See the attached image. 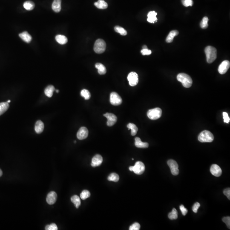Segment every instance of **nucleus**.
Wrapping results in <instances>:
<instances>
[{
    "instance_id": "f8f14e48",
    "label": "nucleus",
    "mask_w": 230,
    "mask_h": 230,
    "mask_svg": "<svg viewBox=\"0 0 230 230\" xmlns=\"http://www.w3.org/2000/svg\"><path fill=\"white\" fill-rule=\"evenodd\" d=\"M230 63L229 61L225 60L223 61L219 67L218 71L221 74H224L229 68Z\"/></svg>"
},
{
    "instance_id": "5701e85b",
    "label": "nucleus",
    "mask_w": 230,
    "mask_h": 230,
    "mask_svg": "<svg viewBox=\"0 0 230 230\" xmlns=\"http://www.w3.org/2000/svg\"><path fill=\"white\" fill-rule=\"evenodd\" d=\"M95 6L99 9H105L108 7V4L104 0H99L95 3Z\"/></svg>"
},
{
    "instance_id": "393cba45",
    "label": "nucleus",
    "mask_w": 230,
    "mask_h": 230,
    "mask_svg": "<svg viewBox=\"0 0 230 230\" xmlns=\"http://www.w3.org/2000/svg\"><path fill=\"white\" fill-rule=\"evenodd\" d=\"M54 91V87L53 85H49L45 89V94L48 97L50 98V97L53 96V91Z\"/></svg>"
},
{
    "instance_id": "6ab92c4d",
    "label": "nucleus",
    "mask_w": 230,
    "mask_h": 230,
    "mask_svg": "<svg viewBox=\"0 0 230 230\" xmlns=\"http://www.w3.org/2000/svg\"><path fill=\"white\" fill-rule=\"evenodd\" d=\"M19 37L23 40L24 42L27 43H29L31 42L32 39V36L28 33L27 32H23L19 35Z\"/></svg>"
},
{
    "instance_id": "412c9836",
    "label": "nucleus",
    "mask_w": 230,
    "mask_h": 230,
    "mask_svg": "<svg viewBox=\"0 0 230 230\" xmlns=\"http://www.w3.org/2000/svg\"><path fill=\"white\" fill-rule=\"evenodd\" d=\"M179 33L177 30H172L171 31L167 37L166 41L167 43H171L173 41L174 37L177 35Z\"/></svg>"
},
{
    "instance_id": "a19ab883",
    "label": "nucleus",
    "mask_w": 230,
    "mask_h": 230,
    "mask_svg": "<svg viewBox=\"0 0 230 230\" xmlns=\"http://www.w3.org/2000/svg\"><path fill=\"white\" fill-rule=\"evenodd\" d=\"M141 54L143 55H149L151 54V50H149L148 49H142L141 51Z\"/></svg>"
},
{
    "instance_id": "9d476101",
    "label": "nucleus",
    "mask_w": 230,
    "mask_h": 230,
    "mask_svg": "<svg viewBox=\"0 0 230 230\" xmlns=\"http://www.w3.org/2000/svg\"><path fill=\"white\" fill-rule=\"evenodd\" d=\"M104 115L107 119V125L108 126H112L116 123L117 121V118L116 115L114 114L107 113L106 114H104Z\"/></svg>"
},
{
    "instance_id": "3c124183",
    "label": "nucleus",
    "mask_w": 230,
    "mask_h": 230,
    "mask_svg": "<svg viewBox=\"0 0 230 230\" xmlns=\"http://www.w3.org/2000/svg\"><path fill=\"white\" fill-rule=\"evenodd\" d=\"M76 141H74V143H76Z\"/></svg>"
},
{
    "instance_id": "cd10ccee",
    "label": "nucleus",
    "mask_w": 230,
    "mask_h": 230,
    "mask_svg": "<svg viewBox=\"0 0 230 230\" xmlns=\"http://www.w3.org/2000/svg\"><path fill=\"white\" fill-rule=\"evenodd\" d=\"M35 7V3L31 1H27L23 3V7L27 10H33Z\"/></svg>"
},
{
    "instance_id": "bb28decb",
    "label": "nucleus",
    "mask_w": 230,
    "mask_h": 230,
    "mask_svg": "<svg viewBox=\"0 0 230 230\" xmlns=\"http://www.w3.org/2000/svg\"><path fill=\"white\" fill-rule=\"evenodd\" d=\"M127 127L129 130L130 129L131 130V134L132 136H134L137 134L138 131V128L135 124H133V123H129L127 125Z\"/></svg>"
},
{
    "instance_id": "473e14b6",
    "label": "nucleus",
    "mask_w": 230,
    "mask_h": 230,
    "mask_svg": "<svg viewBox=\"0 0 230 230\" xmlns=\"http://www.w3.org/2000/svg\"><path fill=\"white\" fill-rule=\"evenodd\" d=\"M114 29L117 33H119L122 35H126L127 34V32L123 28L119 26H115Z\"/></svg>"
},
{
    "instance_id": "4be33fe9",
    "label": "nucleus",
    "mask_w": 230,
    "mask_h": 230,
    "mask_svg": "<svg viewBox=\"0 0 230 230\" xmlns=\"http://www.w3.org/2000/svg\"><path fill=\"white\" fill-rule=\"evenodd\" d=\"M55 40L60 45H65L67 43L68 39L65 35H58L55 36Z\"/></svg>"
},
{
    "instance_id": "72a5a7b5",
    "label": "nucleus",
    "mask_w": 230,
    "mask_h": 230,
    "mask_svg": "<svg viewBox=\"0 0 230 230\" xmlns=\"http://www.w3.org/2000/svg\"><path fill=\"white\" fill-rule=\"evenodd\" d=\"M91 196V193L87 190H84L82 191L80 194V197L82 200H85Z\"/></svg>"
},
{
    "instance_id": "b1692460",
    "label": "nucleus",
    "mask_w": 230,
    "mask_h": 230,
    "mask_svg": "<svg viewBox=\"0 0 230 230\" xmlns=\"http://www.w3.org/2000/svg\"><path fill=\"white\" fill-rule=\"evenodd\" d=\"M95 67L98 69V72L100 75H105L107 72V69L101 63H96L95 65Z\"/></svg>"
},
{
    "instance_id": "7c9ffc66",
    "label": "nucleus",
    "mask_w": 230,
    "mask_h": 230,
    "mask_svg": "<svg viewBox=\"0 0 230 230\" xmlns=\"http://www.w3.org/2000/svg\"><path fill=\"white\" fill-rule=\"evenodd\" d=\"M81 95L82 97H84L85 100H89L91 97V93L86 89H83L81 91Z\"/></svg>"
},
{
    "instance_id": "e433bc0d",
    "label": "nucleus",
    "mask_w": 230,
    "mask_h": 230,
    "mask_svg": "<svg viewBox=\"0 0 230 230\" xmlns=\"http://www.w3.org/2000/svg\"><path fill=\"white\" fill-rule=\"evenodd\" d=\"M46 230H57L58 227L55 224L52 223L49 225H47L45 227Z\"/></svg>"
},
{
    "instance_id": "c756f323",
    "label": "nucleus",
    "mask_w": 230,
    "mask_h": 230,
    "mask_svg": "<svg viewBox=\"0 0 230 230\" xmlns=\"http://www.w3.org/2000/svg\"><path fill=\"white\" fill-rule=\"evenodd\" d=\"M168 217L169 219H171V220H173V219H177L178 212L175 208H173L172 211L168 214Z\"/></svg>"
},
{
    "instance_id": "f704fd0d",
    "label": "nucleus",
    "mask_w": 230,
    "mask_h": 230,
    "mask_svg": "<svg viewBox=\"0 0 230 230\" xmlns=\"http://www.w3.org/2000/svg\"><path fill=\"white\" fill-rule=\"evenodd\" d=\"M208 20H209L207 17H205L203 18V20L200 23V27L202 29H205L207 28L208 26Z\"/></svg>"
},
{
    "instance_id": "39448f33",
    "label": "nucleus",
    "mask_w": 230,
    "mask_h": 230,
    "mask_svg": "<svg viewBox=\"0 0 230 230\" xmlns=\"http://www.w3.org/2000/svg\"><path fill=\"white\" fill-rule=\"evenodd\" d=\"M162 111L160 108H153L149 110L147 113V115L149 119L151 120H157L161 117Z\"/></svg>"
},
{
    "instance_id": "a18cd8bd",
    "label": "nucleus",
    "mask_w": 230,
    "mask_h": 230,
    "mask_svg": "<svg viewBox=\"0 0 230 230\" xmlns=\"http://www.w3.org/2000/svg\"><path fill=\"white\" fill-rule=\"evenodd\" d=\"M129 170H130V171H133V166H130L129 167Z\"/></svg>"
},
{
    "instance_id": "dca6fc26",
    "label": "nucleus",
    "mask_w": 230,
    "mask_h": 230,
    "mask_svg": "<svg viewBox=\"0 0 230 230\" xmlns=\"http://www.w3.org/2000/svg\"><path fill=\"white\" fill-rule=\"evenodd\" d=\"M61 0H54L52 3L53 10L55 13H59L61 10Z\"/></svg>"
},
{
    "instance_id": "7ed1b4c3",
    "label": "nucleus",
    "mask_w": 230,
    "mask_h": 230,
    "mask_svg": "<svg viewBox=\"0 0 230 230\" xmlns=\"http://www.w3.org/2000/svg\"><path fill=\"white\" fill-rule=\"evenodd\" d=\"M214 139L213 134L208 131H204L199 135L198 140L201 142H211Z\"/></svg>"
},
{
    "instance_id": "8fccbe9b",
    "label": "nucleus",
    "mask_w": 230,
    "mask_h": 230,
    "mask_svg": "<svg viewBox=\"0 0 230 230\" xmlns=\"http://www.w3.org/2000/svg\"><path fill=\"white\" fill-rule=\"evenodd\" d=\"M56 93H58L59 92V91L58 90H56Z\"/></svg>"
},
{
    "instance_id": "c85d7f7f",
    "label": "nucleus",
    "mask_w": 230,
    "mask_h": 230,
    "mask_svg": "<svg viewBox=\"0 0 230 230\" xmlns=\"http://www.w3.org/2000/svg\"><path fill=\"white\" fill-rule=\"evenodd\" d=\"M71 200L72 203L75 205V207L77 208H79L81 205L80 198L79 196L77 195H74L71 198Z\"/></svg>"
},
{
    "instance_id": "f3484780",
    "label": "nucleus",
    "mask_w": 230,
    "mask_h": 230,
    "mask_svg": "<svg viewBox=\"0 0 230 230\" xmlns=\"http://www.w3.org/2000/svg\"><path fill=\"white\" fill-rule=\"evenodd\" d=\"M45 128L44 124L41 120H38L35 123V130L36 133L38 134H40L43 131Z\"/></svg>"
},
{
    "instance_id": "2f4dec72",
    "label": "nucleus",
    "mask_w": 230,
    "mask_h": 230,
    "mask_svg": "<svg viewBox=\"0 0 230 230\" xmlns=\"http://www.w3.org/2000/svg\"><path fill=\"white\" fill-rule=\"evenodd\" d=\"M107 179L110 181L117 182L119 179V177L117 173H112L109 175Z\"/></svg>"
},
{
    "instance_id": "c03bdc74",
    "label": "nucleus",
    "mask_w": 230,
    "mask_h": 230,
    "mask_svg": "<svg viewBox=\"0 0 230 230\" xmlns=\"http://www.w3.org/2000/svg\"><path fill=\"white\" fill-rule=\"evenodd\" d=\"M223 193L226 196L228 199H230V188H228L224 190Z\"/></svg>"
},
{
    "instance_id": "2eb2a0df",
    "label": "nucleus",
    "mask_w": 230,
    "mask_h": 230,
    "mask_svg": "<svg viewBox=\"0 0 230 230\" xmlns=\"http://www.w3.org/2000/svg\"><path fill=\"white\" fill-rule=\"evenodd\" d=\"M102 161H103L102 157L99 154H97L92 159L91 165L93 167L99 166L101 165Z\"/></svg>"
},
{
    "instance_id": "a211bd4d",
    "label": "nucleus",
    "mask_w": 230,
    "mask_h": 230,
    "mask_svg": "<svg viewBox=\"0 0 230 230\" xmlns=\"http://www.w3.org/2000/svg\"><path fill=\"white\" fill-rule=\"evenodd\" d=\"M157 14L155 11H151L147 15V21L151 23H154L157 21Z\"/></svg>"
},
{
    "instance_id": "09e8293b",
    "label": "nucleus",
    "mask_w": 230,
    "mask_h": 230,
    "mask_svg": "<svg viewBox=\"0 0 230 230\" xmlns=\"http://www.w3.org/2000/svg\"><path fill=\"white\" fill-rule=\"evenodd\" d=\"M7 103H10V100H9V101H7Z\"/></svg>"
},
{
    "instance_id": "4c0bfd02",
    "label": "nucleus",
    "mask_w": 230,
    "mask_h": 230,
    "mask_svg": "<svg viewBox=\"0 0 230 230\" xmlns=\"http://www.w3.org/2000/svg\"><path fill=\"white\" fill-rule=\"evenodd\" d=\"M140 229V225L138 223H134L129 228L130 230H139Z\"/></svg>"
},
{
    "instance_id": "f03ea898",
    "label": "nucleus",
    "mask_w": 230,
    "mask_h": 230,
    "mask_svg": "<svg viewBox=\"0 0 230 230\" xmlns=\"http://www.w3.org/2000/svg\"><path fill=\"white\" fill-rule=\"evenodd\" d=\"M177 79L183 84L185 88H189L192 85L193 81L191 77L185 73H181L179 74L177 76Z\"/></svg>"
},
{
    "instance_id": "9b49d317",
    "label": "nucleus",
    "mask_w": 230,
    "mask_h": 230,
    "mask_svg": "<svg viewBox=\"0 0 230 230\" xmlns=\"http://www.w3.org/2000/svg\"><path fill=\"white\" fill-rule=\"evenodd\" d=\"M88 136V129L85 127H81L77 132V137L79 140L85 139Z\"/></svg>"
},
{
    "instance_id": "37998d69",
    "label": "nucleus",
    "mask_w": 230,
    "mask_h": 230,
    "mask_svg": "<svg viewBox=\"0 0 230 230\" xmlns=\"http://www.w3.org/2000/svg\"><path fill=\"white\" fill-rule=\"evenodd\" d=\"M179 208H180V210H181V212H182L183 215V216H185L187 213V212H188L187 209L184 207L183 205H180Z\"/></svg>"
},
{
    "instance_id": "ddd939ff",
    "label": "nucleus",
    "mask_w": 230,
    "mask_h": 230,
    "mask_svg": "<svg viewBox=\"0 0 230 230\" xmlns=\"http://www.w3.org/2000/svg\"><path fill=\"white\" fill-rule=\"evenodd\" d=\"M210 171L213 176L216 177H219L222 173V171L220 167L216 164L212 165L210 168Z\"/></svg>"
},
{
    "instance_id": "0eeeda50",
    "label": "nucleus",
    "mask_w": 230,
    "mask_h": 230,
    "mask_svg": "<svg viewBox=\"0 0 230 230\" xmlns=\"http://www.w3.org/2000/svg\"><path fill=\"white\" fill-rule=\"evenodd\" d=\"M167 165L171 169L172 174L174 176L178 175L179 173V170L178 169L179 166L177 163L174 160L170 159L167 161Z\"/></svg>"
},
{
    "instance_id": "79ce46f5",
    "label": "nucleus",
    "mask_w": 230,
    "mask_h": 230,
    "mask_svg": "<svg viewBox=\"0 0 230 230\" xmlns=\"http://www.w3.org/2000/svg\"><path fill=\"white\" fill-rule=\"evenodd\" d=\"M200 206V204L199 203H196L194 204L192 207V210L193 212L197 213V212Z\"/></svg>"
},
{
    "instance_id": "f257e3e1",
    "label": "nucleus",
    "mask_w": 230,
    "mask_h": 230,
    "mask_svg": "<svg viewBox=\"0 0 230 230\" xmlns=\"http://www.w3.org/2000/svg\"><path fill=\"white\" fill-rule=\"evenodd\" d=\"M207 63H211L217 59V49L212 46H207L205 49Z\"/></svg>"
},
{
    "instance_id": "6e6552de",
    "label": "nucleus",
    "mask_w": 230,
    "mask_h": 230,
    "mask_svg": "<svg viewBox=\"0 0 230 230\" xmlns=\"http://www.w3.org/2000/svg\"><path fill=\"white\" fill-rule=\"evenodd\" d=\"M145 165L141 161H137L135 165L133 166V171L137 175L142 174L145 171Z\"/></svg>"
},
{
    "instance_id": "ea45409f",
    "label": "nucleus",
    "mask_w": 230,
    "mask_h": 230,
    "mask_svg": "<svg viewBox=\"0 0 230 230\" xmlns=\"http://www.w3.org/2000/svg\"><path fill=\"white\" fill-rule=\"evenodd\" d=\"M224 121V122L226 123H229L230 122V119L228 113L226 112L223 113Z\"/></svg>"
},
{
    "instance_id": "c9c22d12",
    "label": "nucleus",
    "mask_w": 230,
    "mask_h": 230,
    "mask_svg": "<svg viewBox=\"0 0 230 230\" xmlns=\"http://www.w3.org/2000/svg\"><path fill=\"white\" fill-rule=\"evenodd\" d=\"M182 2L183 5L185 7L192 6L193 3V0H182Z\"/></svg>"
},
{
    "instance_id": "aec40b11",
    "label": "nucleus",
    "mask_w": 230,
    "mask_h": 230,
    "mask_svg": "<svg viewBox=\"0 0 230 230\" xmlns=\"http://www.w3.org/2000/svg\"><path fill=\"white\" fill-rule=\"evenodd\" d=\"M135 145L137 147L141 148H147L149 146V144L147 142H143L139 137L135 138Z\"/></svg>"
},
{
    "instance_id": "20e7f679",
    "label": "nucleus",
    "mask_w": 230,
    "mask_h": 230,
    "mask_svg": "<svg viewBox=\"0 0 230 230\" xmlns=\"http://www.w3.org/2000/svg\"><path fill=\"white\" fill-rule=\"evenodd\" d=\"M106 48L105 42L101 39H98L95 41L94 46V50L98 54H101L105 52Z\"/></svg>"
},
{
    "instance_id": "1a4fd4ad",
    "label": "nucleus",
    "mask_w": 230,
    "mask_h": 230,
    "mask_svg": "<svg viewBox=\"0 0 230 230\" xmlns=\"http://www.w3.org/2000/svg\"><path fill=\"white\" fill-rule=\"evenodd\" d=\"M127 79L129 81V85L131 86L137 85L139 82V77L137 74L135 72H131L127 76Z\"/></svg>"
},
{
    "instance_id": "423d86ee",
    "label": "nucleus",
    "mask_w": 230,
    "mask_h": 230,
    "mask_svg": "<svg viewBox=\"0 0 230 230\" xmlns=\"http://www.w3.org/2000/svg\"><path fill=\"white\" fill-rule=\"evenodd\" d=\"M110 100L111 104L114 106L119 105L122 102L121 97L115 92L111 93Z\"/></svg>"
},
{
    "instance_id": "58836bf2",
    "label": "nucleus",
    "mask_w": 230,
    "mask_h": 230,
    "mask_svg": "<svg viewBox=\"0 0 230 230\" xmlns=\"http://www.w3.org/2000/svg\"><path fill=\"white\" fill-rule=\"evenodd\" d=\"M223 221L227 225V227L230 229V217H225L223 218Z\"/></svg>"
},
{
    "instance_id": "de8ad7c7",
    "label": "nucleus",
    "mask_w": 230,
    "mask_h": 230,
    "mask_svg": "<svg viewBox=\"0 0 230 230\" xmlns=\"http://www.w3.org/2000/svg\"><path fill=\"white\" fill-rule=\"evenodd\" d=\"M142 48H143V49H147V46L146 45L143 46V47H142Z\"/></svg>"
},
{
    "instance_id": "49530a36",
    "label": "nucleus",
    "mask_w": 230,
    "mask_h": 230,
    "mask_svg": "<svg viewBox=\"0 0 230 230\" xmlns=\"http://www.w3.org/2000/svg\"><path fill=\"white\" fill-rule=\"evenodd\" d=\"M2 174H3L2 171L1 170V169H0V177H1V176H2Z\"/></svg>"
},
{
    "instance_id": "4468645a",
    "label": "nucleus",
    "mask_w": 230,
    "mask_h": 230,
    "mask_svg": "<svg viewBox=\"0 0 230 230\" xmlns=\"http://www.w3.org/2000/svg\"><path fill=\"white\" fill-rule=\"evenodd\" d=\"M57 199V195L54 191H51L48 194L47 197V202L48 204L53 205L56 202Z\"/></svg>"
},
{
    "instance_id": "a878e982",
    "label": "nucleus",
    "mask_w": 230,
    "mask_h": 230,
    "mask_svg": "<svg viewBox=\"0 0 230 230\" xmlns=\"http://www.w3.org/2000/svg\"><path fill=\"white\" fill-rule=\"evenodd\" d=\"M9 104L7 102L0 103V115L6 112L9 107Z\"/></svg>"
}]
</instances>
